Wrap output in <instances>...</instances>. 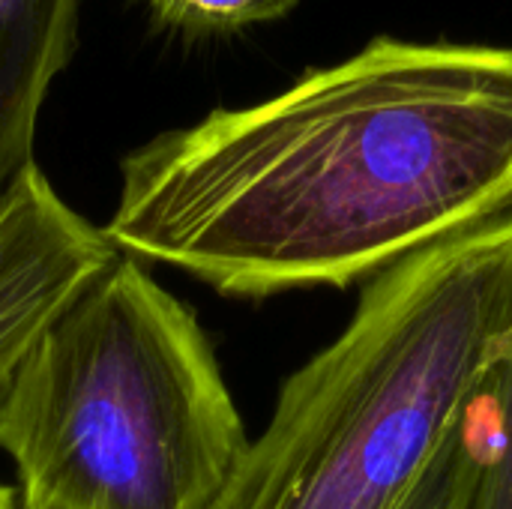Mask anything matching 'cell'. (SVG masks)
Instances as JSON below:
<instances>
[{
	"label": "cell",
	"instance_id": "1",
	"mask_svg": "<svg viewBox=\"0 0 512 509\" xmlns=\"http://www.w3.org/2000/svg\"><path fill=\"white\" fill-rule=\"evenodd\" d=\"M512 210V48L378 36L120 162V255L225 297L345 288Z\"/></svg>",
	"mask_w": 512,
	"mask_h": 509
},
{
	"label": "cell",
	"instance_id": "2",
	"mask_svg": "<svg viewBox=\"0 0 512 509\" xmlns=\"http://www.w3.org/2000/svg\"><path fill=\"white\" fill-rule=\"evenodd\" d=\"M512 348V210L384 270L297 369L231 477V509H393Z\"/></svg>",
	"mask_w": 512,
	"mask_h": 509
},
{
	"label": "cell",
	"instance_id": "3",
	"mask_svg": "<svg viewBox=\"0 0 512 509\" xmlns=\"http://www.w3.org/2000/svg\"><path fill=\"white\" fill-rule=\"evenodd\" d=\"M0 450L24 509H213L249 435L198 315L117 255L21 363Z\"/></svg>",
	"mask_w": 512,
	"mask_h": 509
},
{
	"label": "cell",
	"instance_id": "4",
	"mask_svg": "<svg viewBox=\"0 0 512 509\" xmlns=\"http://www.w3.org/2000/svg\"><path fill=\"white\" fill-rule=\"evenodd\" d=\"M117 255L36 162L18 174L0 201V411L39 336Z\"/></svg>",
	"mask_w": 512,
	"mask_h": 509
},
{
	"label": "cell",
	"instance_id": "5",
	"mask_svg": "<svg viewBox=\"0 0 512 509\" xmlns=\"http://www.w3.org/2000/svg\"><path fill=\"white\" fill-rule=\"evenodd\" d=\"M81 0H0V201L33 165L48 87L78 45Z\"/></svg>",
	"mask_w": 512,
	"mask_h": 509
},
{
	"label": "cell",
	"instance_id": "6",
	"mask_svg": "<svg viewBox=\"0 0 512 509\" xmlns=\"http://www.w3.org/2000/svg\"><path fill=\"white\" fill-rule=\"evenodd\" d=\"M483 459L468 509H512V348L477 402Z\"/></svg>",
	"mask_w": 512,
	"mask_h": 509
},
{
	"label": "cell",
	"instance_id": "7",
	"mask_svg": "<svg viewBox=\"0 0 512 509\" xmlns=\"http://www.w3.org/2000/svg\"><path fill=\"white\" fill-rule=\"evenodd\" d=\"M477 402L471 405L459 429L450 435L444 450L435 456V462L393 509H468L483 459V429Z\"/></svg>",
	"mask_w": 512,
	"mask_h": 509
},
{
	"label": "cell",
	"instance_id": "8",
	"mask_svg": "<svg viewBox=\"0 0 512 509\" xmlns=\"http://www.w3.org/2000/svg\"><path fill=\"white\" fill-rule=\"evenodd\" d=\"M153 24L183 36H222L270 24L297 9L300 0H141Z\"/></svg>",
	"mask_w": 512,
	"mask_h": 509
},
{
	"label": "cell",
	"instance_id": "9",
	"mask_svg": "<svg viewBox=\"0 0 512 509\" xmlns=\"http://www.w3.org/2000/svg\"><path fill=\"white\" fill-rule=\"evenodd\" d=\"M0 509H21L18 498H15V492H12L9 486H0Z\"/></svg>",
	"mask_w": 512,
	"mask_h": 509
},
{
	"label": "cell",
	"instance_id": "10",
	"mask_svg": "<svg viewBox=\"0 0 512 509\" xmlns=\"http://www.w3.org/2000/svg\"><path fill=\"white\" fill-rule=\"evenodd\" d=\"M225 489H228V486H225ZM213 509H231V504H228V495H225V492L219 495V501L213 504Z\"/></svg>",
	"mask_w": 512,
	"mask_h": 509
}]
</instances>
